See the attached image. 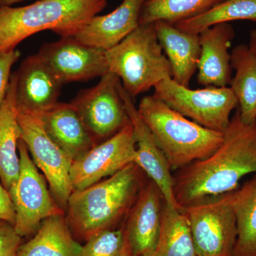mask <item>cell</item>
Masks as SVG:
<instances>
[{
	"label": "cell",
	"mask_w": 256,
	"mask_h": 256,
	"mask_svg": "<svg viewBox=\"0 0 256 256\" xmlns=\"http://www.w3.org/2000/svg\"><path fill=\"white\" fill-rule=\"evenodd\" d=\"M154 26L158 41L171 66L172 78L180 85L188 87L200 62V34L182 31L165 22H156Z\"/></svg>",
	"instance_id": "19"
},
{
	"label": "cell",
	"mask_w": 256,
	"mask_h": 256,
	"mask_svg": "<svg viewBox=\"0 0 256 256\" xmlns=\"http://www.w3.org/2000/svg\"><path fill=\"white\" fill-rule=\"evenodd\" d=\"M107 5V0H38L28 6H0V53L38 32L74 36Z\"/></svg>",
	"instance_id": "3"
},
{
	"label": "cell",
	"mask_w": 256,
	"mask_h": 256,
	"mask_svg": "<svg viewBox=\"0 0 256 256\" xmlns=\"http://www.w3.org/2000/svg\"><path fill=\"white\" fill-rule=\"evenodd\" d=\"M248 47L256 57V30H252L250 32Z\"/></svg>",
	"instance_id": "31"
},
{
	"label": "cell",
	"mask_w": 256,
	"mask_h": 256,
	"mask_svg": "<svg viewBox=\"0 0 256 256\" xmlns=\"http://www.w3.org/2000/svg\"><path fill=\"white\" fill-rule=\"evenodd\" d=\"M150 256H197L186 216L164 201L159 239Z\"/></svg>",
	"instance_id": "24"
},
{
	"label": "cell",
	"mask_w": 256,
	"mask_h": 256,
	"mask_svg": "<svg viewBox=\"0 0 256 256\" xmlns=\"http://www.w3.org/2000/svg\"><path fill=\"white\" fill-rule=\"evenodd\" d=\"M18 150L20 174L9 192L16 214L14 228L22 238L36 233L44 220L64 212L50 194L46 178L38 172L22 139Z\"/></svg>",
	"instance_id": "8"
},
{
	"label": "cell",
	"mask_w": 256,
	"mask_h": 256,
	"mask_svg": "<svg viewBox=\"0 0 256 256\" xmlns=\"http://www.w3.org/2000/svg\"><path fill=\"white\" fill-rule=\"evenodd\" d=\"M136 158V138L130 121L112 137L74 160L70 170L73 190H84L112 176L134 163Z\"/></svg>",
	"instance_id": "11"
},
{
	"label": "cell",
	"mask_w": 256,
	"mask_h": 256,
	"mask_svg": "<svg viewBox=\"0 0 256 256\" xmlns=\"http://www.w3.org/2000/svg\"><path fill=\"white\" fill-rule=\"evenodd\" d=\"M40 116L48 136L72 162L97 144L70 102H58Z\"/></svg>",
	"instance_id": "18"
},
{
	"label": "cell",
	"mask_w": 256,
	"mask_h": 256,
	"mask_svg": "<svg viewBox=\"0 0 256 256\" xmlns=\"http://www.w3.org/2000/svg\"><path fill=\"white\" fill-rule=\"evenodd\" d=\"M18 112L14 72L0 108V178L8 191L18 178L20 170L18 146L22 134Z\"/></svg>",
	"instance_id": "20"
},
{
	"label": "cell",
	"mask_w": 256,
	"mask_h": 256,
	"mask_svg": "<svg viewBox=\"0 0 256 256\" xmlns=\"http://www.w3.org/2000/svg\"><path fill=\"white\" fill-rule=\"evenodd\" d=\"M109 72L134 98L172 77L169 60L158 41L154 23L140 24L114 48L106 50Z\"/></svg>",
	"instance_id": "5"
},
{
	"label": "cell",
	"mask_w": 256,
	"mask_h": 256,
	"mask_svg": "<svg viewBox=\"0 0 256 256\" xmlns=\"http://www.w3.org/2000/svg\"><path fill=\"white\" fill-rule=\"evenodd\" d=\"M20 52L14 50L0 53V108L2 105L11 79V70L20 58Z\"/></svg>",
	"instance_id": "29"
},
{
	"label": "cell",
	"mask_w": 256,
	"mask_h": 256,
	"mask_svg": "<svg viewBox=\"0 0 256 256\" xmlns=\"http://www.w3.org/2000/svg\"><path fill=\"white\" fill-rule=\"evenodd\" d=\"M15 74L18 108L40 114L58 102L64 84L38 54L26 57Z\"/></svg>",
	"instance_id": "15"
},
{
	"label": "cell",
	"mask_w": 256,
	"mask_h": 256,
	"mask_svg": "<svg viewBox=\"0 0 256 256\" xmlns=\"http://www.w3.org/2000/svg\"><path fill=\"white\" fill-rule=\"evenodd\" d=\"M140 171L132 163L88 188L74 190L67 203L66 220L74 233L86 242L130 212L142 188Z\"/></svg>",
	"instance_id": "2"
},
{
	"label": "cell",
	"mask_w": 256,
	"mask_h": 256,
	"mask_svg": "<svg viewBox=\"0 0 256 256\" xmlns=\"http://www.w3.org/2000/svg\"><path fill=\"white\" fill-rule=\"evenodd\" d=\"M37 54L63 84L100 78L109 72L106 50L82 43L74 36L44 44Z\"/></svg>",
	"instance_id": "12"
},
{
	"label": "cell",
	"mask_w": 256,
	"mask_h": 256,
	"mask_svg": "<svg viewBox=\"0 0 256 256\" xmlns=\"http://www.w3.org/2000/svg\"><path fill=\"white\" fill-rule=\"evenodd\" d=\"M146 0H124L109 14L90 18L74 36L86 44L108 50L139 26L141 8Z\"/></svg>",
	"instance_id": "17"
},
{
	"label": "cell",
	"mask_w": 256,
	"mask_h": 256,
	"mask_svg": "<svg viewBox=\"0 0 256 256\" xmlns=\"http://www.w3.org/2000/svg\"><path fill=\"white\" fill-rule=\"evenodd\" d=\"M120 94L124 100L128 118L132 124L136 142L134 164L156 184L168 206L180 210L174 194V176L169 163L160 149L156 138L138 112L131 96L120 85Z\"/></svg>",
	"instance_id": "13"
},
{
	"label": "cell",
	"mask_w": 256,
	"mask_h": 256,
	"mask_svg": "<svg viewBox=\"0 0 256 256\" xmlns=\"http://www.w3.org/2000/svg\"><path fill=\"white\" fill-rule=\"evenodd\" d=\"M22 238L12 225L0 220V256H18Z\"/></svg>",
	"instance_id": "28"
},
{
	"label": "cell",
	"mask_w": 256,
	"mask_h": 256,
	"mask_svg": "<svg viewBox=\"0 0 256 256\" xmlns=\"http://www.w3.org/2000/svg\"><path fill=\"white\" fill-rule=\"evenodd\" d=\"M124 239V229L102 230L88 239L82 246V256H120Z\"/></svg>",
	"instance_id": "27"
},
{
	"label": "cell",
	"mask_w": 256,
	"mask_h": 256,
	"mask_svg": "<svg viewBox=\"0 0 256 256\" xmlns=\"http://www.w3.org/2000/svg\"><path fill=\"white\" fill-rule=\"evenodd\" d=\"M120 84L118 77L108 72L70 102L96 143L112 137L130 122L120 94Z\"/></svg>",
	"instance_id": "10"
},
{
	"label": "cell",
	"mask_w": 256,
	"mask_h": 256,
	"mask_svg": "<svg viewBox=\"0 0 256 256\" xmlns=\"http://www.w3.org/2000/svg\"><path fill=\"white\" fill-rule=\"evenodd\" d=\"M154 88V96L171 108L203 127L218 132L228 127L230 114L238 106L228 86L190 89L169 77Z\"/></svg>",
	"instance_id": "7"
},
{
	"label": "cell",
	"mask_w": 256,
	"mask_h": 256,
	"mask_svg": "<svg viewBox=\"0 0 256 256\" xmlns=\"http://www.w3.org/2000/svg\"><path fill=\"white\" fill-rule=\"evenodd\" d=\"M234 192L180 210L188 220L197 256H233L237 239Z\"/></svg>",
	"instance_id": "6"
},
{
	"label": "cell",
	"mask_w": 256,
	"mask_h": 256,
	"mask_svg": "<svg viewBox=\"0 0 256 256\" xmlns=\"http://www.w3.org/2000/svg\"><path fill=\"white\" fill-rule=\"evenodd\" d=\"M82 246L74 238L63 214L42 222L34 236L22 244L18 256H82Z\"/></svg>",
	"instance_id": "21"
},
{
	"label": "cell",
	"mask_w": 256,
	"mask_h": 256,
	"mask_svg": "<svg viewBox=\"0 0 256 256\" xmlns=\"http://www.w3.org/2000/svg\"><path fill=\"white\" fill-rule=\"evenodd\" d=\"M126 236V234H124ZM120 256H132V252L127 240V238L124 239V248H122V252Z\"/></svg>",
	"instance_id": "32"
},
{
	"label": "cell",
	"mask_w": 256,
	"mask_h": 256,
	"mask_svg": "<svg viewBox=\"0 0 256 256\" xmlns=\"http://www.w3.org/2000/svg\"><path fill=\"white\" fill-rule=\"evenodd\" d=\"M2 0H0V4H1Z\"/></svg>",
	"instance_id": "34"
},
{
	"label": "cell",
	"mask_w": 256,
	"mask_h": 256,
	"mask_svg": "<svg viewBox=\"0 0 256 256\" xmlns=\"http://www.w3.org/2000/svg\"><path fill=\"white\" fill-rule=\"evenodd\" d=\"M223 0H146L141 8L140 24L165 22L175 24L206 12Z\"/></svg>",
	"instance_id": "25"
},
{
	"label": "cell",
	"mask_w": 256,
	"mask_h": 256,
	"mask_svg": "<svg viewBox=\"0 0 256 256\" xmlns=\"http://www.w3.org/2000/svg\"><path fill=\"white\" fill-rule=\"evenodd\" d=\"M163 204L161 192L151 180L140 190L124 229L132 256H150L156 249L161 230Z\"/></svg>",
	"instance_id": "14"
},
{
	"label": "cell",
	"mask_w": 256,
	"mask_h": 256,
	"mask_svg": "<svg viewBox=\"0 0 256 256\" xmlns=\"http://www.w3.org/2000/svg\"><path fill=\"white\" fill-rule=\"evenodd\" d=\"M18 111L21 139L46 178L52 196L62 208H66L74 191L70 176L72 160L48 136L40 114L18 108Z\"/></svg>",
	"instance_id": "9"
},
{
	"label": "cell",
	"mask_w": 256,
	"mask_h": 256,
	"mask_svg": "<svg viewBox=\"0 0 256 256\" xmlns=\"http://www.w3.org/2000/svg\"><path fill=\"white\" fill-rule=\"evenodd\" d=\"M178 171L174 194L180 210L203 198L235 191L244 176L256 173V124H244L237 111L224 131L220 148L206 159Z\"/></svg>",
	"instance_id": "1"
},
{
	"label": "cell",
	"mask_w": 256,
	"mask_h": 256,
	"mask_svg": "<svg viewBox=\"0 0 256 256\" xmlns=\"http://www.w3.org/2000/svg\"><path fill=\"white\" fill-rule=\"evenodd\" d=\"M236 20L256 22V0H223L206 12L174 25L182 31L198 34L216 24Z\"/></svg>",
	"instance_id": "26"
},
{
	"label": "cell",
	"mask_w": 256,
	"mask_h": 256,
	"mask_svg": "<svg viewBox=\"0 0 256 256\" xmlns=\"http://www.w3.org/2000/svg\"><path fill=\"white\" fill-rule=\"evenodd\" d=\"M138 110L166 156L172 172L206 159L223 142L224 132L200 126L154 95L143 97Z\"/></svg>",
	"instance_id": "4"
},
{
	"label": "cell",
	"mask_w": 256,
	"mask_h": 256,
	"mask_svg": "<svg viewBox=\"0 0 256 256\" xmlns=\"http://www.w3.org/2000/svg\"><path fill=\"white\" fill-rule=\"evenodd\" d=\"M15 210L10 192L4 188L0 178V220L8 222L14 226Z\"/></svg>",
	"instance_id": "30"
},
{
	"label": "cell",
	"mask_w": 256,
	"mask_h": 256,
	"mask_svg": "<svg viewBox=\"0 0 256 256\" xmlns=\"http://www.w3.org/2000/svg\"><path fill=\"white\" fill-rule=\"evenodd\" d=\"M25 0H2L0 6H12V5L21 2Z\"/></svg>",
	"instance_id": "33"
},
{
	"label": "cell",
	"mask_w": 256,
	"mask_h": 256,
	"mask_svg": "<svg viewBox=\"0 0 256 256\" xmlns=\"http://www.w3.org/2000/svg\"><path fill=\"white\" fill-rule=\"evenodd\" d=\"M201 54L197 80L204 86L226 87L232 82V58L228 50L235 36L229 23L216 24L200 34Z\"/></svg>",
	"instance_id": "16"
},
{
	"label": "cell",
	"mask_w": 256,
	"mask_h": 256,
	"mask_svg": "<svg viewBox=\"0 0 256 256\" xmlns=\"http://www.w3.org/2000/svg\"><path fill=\"white\" fill-rule=\"evenodd\" d=\"M230 58L236 74L230 88L238 100L240 120L256 124V57L248 45L240 44L234 47Z\"/></svg>",
	"instance_id": "22"
},
{
	"label": "cell",
	"mask_w": 256,
	"mask_h": 256,
	"mask_svg": "<svg viewBox=\"0 0 256 256\" xmlns=\"http://www.w3.org/2000/svg\"><path fill=\"white\" fill-rule=\"evenodd\" d=\"M237 239L233 256H256V175L234 192Z\"/></svg>",
	"instance_id": "23"
}]
</instances>
